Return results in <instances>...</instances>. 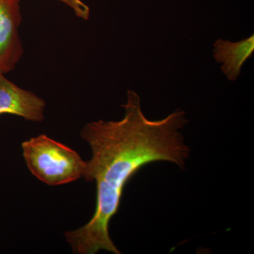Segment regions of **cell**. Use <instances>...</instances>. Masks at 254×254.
I'll return each instance as SVG.
<instances>
[{"label": "cell", "mask_w": 254, "mask_h": 254, "mask_svg": "<svg viewBox=\"0 0 254 254\" xmlns=\"http://www.w3.org/2000/svg\"><path fill=\"white\" fill-rule=\"evenodd\" d=\"M122 107V120L91 122L80 131L91 150L83 178L95 182L96 205L89 221L64 235L73 254H95L103 250L121 254L110 237L109 227L127 184L148 164L169 162L184 170L190 158L182 132L189 123L184 110L150 120L142 111L139 95L131 90L127 91Z\"/></svg>", "instance_id": "cell-1"}, {"label": "cell", "mask_w": 254, "mask_h": 254, "mask_svg": "<svg viewBox=\"0 0 254 254\" xmlns=\"http://www.w3.org/2000/svg\"><path fill=\"white\" fill-rule=\"evenodd\" d=\"M21 147L28 170L47 185H66L83 177L86 161L76 150L46 134L23 141Z\"/></svg>", "instance_id": "cell-2"}, {"label": "cell", "mask_w": 254, "mask_h": 254, "mask_svg": "<svg viewBox=\"0 0 254 254\" xmlns=\"http://www.w3.org/2000/svg\"><path fill=\"white\" fill-rule=\"evenodd\" d=\"M20 0H0V73L14 70L23 55Z\"/></svg>", "instance_id": "cell-3"}, {"label": "cell", "mask_w": 254, "mask_h": 254, "mask_svg": "<svg viewBox=\"0 0 254 254\" xmlns=\"http://www.w3.org/2000/svg\"><path fill=\"white\" fill-rule=\"evenodd\" d=\"M46 107L41 97L16 86L0 73V115L9 114L26 121L42 123Z\"/></svg>", "instance_id": "cell-4"}, {"label": "cell", "mask_w": 254, "mask_h": 254, "mask_svg": "<svg viewBox=\"0 0 254 254\" xmlns=\"http://www.w3.org/2000/svg\"><path fill=\"white\" fill-rule=\"evenodd\" d=\"M213 52L214 58L221 64L222 73L227 79L237 81L244 64L253 55L254 36L237 42L219 38L213 43Z\"/></svg>", "instance_id": "cell-5"}, {"label": "cell", "mask_w": 254, "mask_h": 254, "mask_svg": "<svg viewBox=\"0 0 254 254\" xmlns=\"http://www.w3.org/2000/svg\"><path fill=\"white\" fill-rule=\"evenodd\" d=\"M60 1L69 6L78 18L84 21L89 19L90 14H91L89 6L85 4L82 0H60Z\"/></svg>", "instance_id": "cell-6"}]
</instances>
